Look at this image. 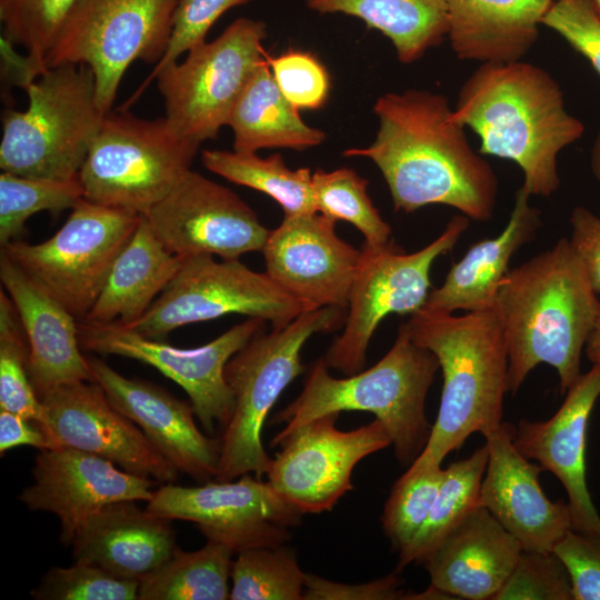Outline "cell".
<instances>
[{
  "label": "cell",
  "mask_w": 600,
  "mask_h": 600,
  "mask_svg": "<svg viewBox=\"0 0 600 600\" xmlns=\"http://www.w3.org/2000/svg\"><path fill=\"white\" fill-rule=\"evenodd\" d=\"M139 581L118 578L86 562L47 571L31 591L38 600H137Z\"/></svg>",
  "instance_id": "60d3db41"
},
{
  "label": "cell",
  "mask_w": 600,
  "mask_h": 600,
  "mask_svg": "<svg viewBox=\"0 0 600 600\" xmlns=\"http://www.w3.org/2000/svg\"><path fill=\"white\" fill-rule=\"evenodd\" d=\"M530 193L521 186L507 226L494 238L472 244L448 271L443 283L432 289L421 310L453 313L494 308L499 286L514 253L533 240L541 227V211L529 203Z\"/></svg>",
  "instance_id": "4316f807"
},
{
  "label": "cell",
  "mask_w": 600,
  "mask_h": 600,
  "mask_svg": "<svg viewBox=\"0 0 600 600\" xmlns=\"http://www.w3.org/2000/svg\"><path fill=\"white\" fill-rule=\"evenodd\" d=\"M261 252L269 278L309 310L347 309L361 250L337 234L336 221L319 212L284 216Z\"/></svg>",
  "instance_id": "d6986e66"
},
{
  "label": "cell",
  "mask_w": 600,
  "mask_h": 600,
  "mask_svg": "<svg viewBox=\"0 0 600 600\" xmlns=\"http://www.w3.org/2000/svg\"><path fill=\"white\" fill-rule=\"evenodd\" d=\"M199 146L166 117L110 111L79 172L84 199L146 216L191 169Z\"/></svg>",
  "instance_id": "ba28073f"
},
{
  "label": "cell",
  "mask_w": 600,
  "mask_h": 600,
  "mask_svg": "<svg viewBox=\"0 0 600 600\" xmlns=\"http://www.w3.org/2000/svg\"><path fill=\"white\" fill-rule=\"evenodd\" d=\"M87 360L91 380L111 404L133 421L179 472L197 481L216 477L220 440L199 430L191 406L153 383L120 374L99 358Z\"/></svg>",
  "instance_id": "603a6c76"
},
{
  "label": "cell",
  "mask_w": 600,
  "mask_h": 600,
  "mask_svg": "<svg viewBox=\"0 0 600 600\" xmlns=\"http://www.w3.org/2000/svg\"><path fill=\"white\" fill-rule=\"evenodd\" d=\"M584 350L587 357L592 362V364L600 366V316L597 320V323L591 331L590 336L587 339Z\"/></svg>",
  "instance_id": "f907efd6"
},
{
  "label": "cell",
  "mask_w": 600,
  "mask_h": 600,
  "mask_svg": "<svg viewBox=\"0 0 600 600\" xmlns=\"http://www.w3.org/2000/svg\"><path fill=\"white\" fill-rule=\"evenodd\" d=\"M394 573L366 583H340L307 573L303 599L306 600H397L404 599L402 580Z\"/></svg>",
  "instance_id": "7dc6e473"
},
{
  "label": "cell",
  "mask_w": 600,
  "mask_h": 600,
  "mask_svg": "<svg viewBox=\"0 0 600 600\" xmlns=\"http://www.w3.org/2000/svg\"><path fill=\"white\" fill-rule=\"evenodd\" d=\"M592 1L597 8L598 13L600 14V0H592Z\"/></svg>",
  "instance_id": "f5cc1de1"
},
{
  "label": "cell",
  "mask_w": 600,
  "mask_h": 600,
  "mask_svg": "<svg viewBox=\"0 0 600 600\" xmlns=\"http://www.w3.org/2000/svg\"><path fill=\"white\" fill-rule=\"evenodd\" d=\"M487 462L488 448L484 443L470 457L444 468L424 524L408 548L398 554V572L410 563H422L441 540L480 506V487Z\"/></svg>",
  "instance_id": "836d02e7"
},
{
  "label": "cell",
  "mask_w": 600,
  "mask_h": 600,
  "mask_svg": "<svg viewBox=\"0 0 600 600\" xmlns=\"http://www.w3.org/2000/svg\"><path fill=\"white\" fill-rule=\"evenodd\" d=\"M522 551L519 541L479 506L421 564L429 573L430 586L452 599L492 600Z\"/></svg>",
  "instance_id": "d4e9b609"
},
{
  "label": "cell",
  "mask_w": 600,
  "mask_h": 600,
  "mask_svg": "<svg viewBox=\"0 0 600 600\" xmlns=\"http://www.w3.org/2000/svg\"><path fill=\"white\" fill-rule=\"evenodd\" d=\"M306 574L286 543L246 549L232 561L229 599L302 600Z\"/></svg>",
  "instance_id": "d590c367"
},
{
  "label": "cell",
  "mask_w": 600,
  "mask_h": 600,
  "mask_svg": "<svg viewBox=\"0 0 600 600\" xmlns=\"http://www.w3.org/2000/svg\"><path fill=\"white\" fill-rule=\"evenodd\" d=\"M32 469L33 483L19 500L31 511L58 517L60 541L71 542L84 521L106 504L133 500L148 502L153 481L122 469L107 459L72 447L39 450Z\"/></svg>",
  "instance_id": "ffe728a7"
},
{
  "label": "cell",
  "mask_w": 600,
  "mask_h": 600,
  "mask_svg": "<svg viewBox=\"0 0 600 600\" xmlns=\"http://www.w3.org/2000/svg\"><path fill=\"white\" fill-rule=\"evenodd\" d=\"M570 223V242L587 270L594 292L600 294V218L584 207H576Z\"/></svg>",
  "instance_id": "c3c4849f"
},
{
  "label": "cell",
  "mask_w": 600,
  "mask_h": 600,
  "mask_svg": "<svg viewBox=\"0 0 600 600\" xmlns=\"http://www.w3.org/2000/svg\"><path fill=\"white\" fill-rule=\"evenodd\" d=\"M453 116L478 134L479 153L519 166L530 196L558 190V154L584 132L551 74L521 60L481 63L462 84Z\"/></svg>",
  "instance_id": "3957f363"
},
{
  "label": "cell",
  "mask_w": 600,
  "mask_h": 600,
  "mask_svg": "<svg viewBox=\"0 0 600 600\" xmlns=\"http://www.w3.org/2000/svg\"><path fill=\"white\" fill-rule=\"evenodd\" d=\"M0 280L22 324L29 374L40 399L61 386L92 381L81 352L78 319L2 251Z\"/></svg>",
  "instance_id": "cb8c5ba5"
},
{
  "label": "cell",
  "mask_w": 600,
  "mask_h": 600,
  "mask_svg": "<svg viewBox=\"0 0 600 600\" xmlns=\"http://www.w3.org/2000/svg\"><path fill=\"white\" fill-rule=\"evenodd\" d=\"M306 311L310 310L266 272L253 271L238 259L217 261L211 254H197L183 258L147 312L127 328L158 340L177 328L230 313L282 328Z\"/></svg>",
  "instance_id": "4fadbf2b"
},
{
  "label": "cell",
  "mask_w": 600,
  "mask_h": 600,
  "mask_svg": "<svg viewBox=\"0 0 600 600\" xmlns=\"http://www.w3.org/2000/svg\"><path fill=\"white\" fill-rule=\"evenodd\" d=\"M146 510L171 520L194 523L207 538L234 553L257 547H277L291 539L302 513L268 481L249 473L238 481H207L182 487L167 483L153 491Z\"/></svg>",
  "instance_id": "9a60e30c"
},
{
  "label": "cell",
  "mask_w": 600,
  "mask_h": 600,
  "mask_svg": "<svg viewBox=\"0 0 600 600\" xmlns=\"http://www.w3.org/2000/svg\"><path fill=\"white\" fill-rule=\"evenodd\" d=\"M443 473L441 466L408 468L393 483L381 521L383 532L398 554L408 548L424 524Z\"/></svg>",
  "instance_id": "ab89813d"
},
{
  "label": "cell",
  "mask_w": 600,
  "mask_h": 600,
  "mask_svg": "<svg viewBox=\"0 0 600 600\" xmlns=\"http://www.w3.org/2000/svg\"><path fill=\"white\" fill-rule=\"evenodd\" d=\"M143 217L160 242L180 257L238 259L262 251L270 233L237 193L191 169Z\"/></svg>",
  "instance_id": "e0dca14e"
},
{
  "label": "cell",
  "mask_w": 600,
  "mask_h": 600,
  "mask_svg": "<svg viewBox=\"0 0 600 600\" xmlns=\"http://www.w3.org/2000/svg\"><path fill=\"white\" fill-rule=\"evenodd\" d=\"M367 187L368 180L349 168L312 173L317 212L351 223L363 234L366 244L378 247L390 241L391 227L373 206Z\"/></svg>",
  "instance_id": "8d00e7d4"
},
{
  "label": "cell",
  "mask_w": 600,
  "mask_h": 600,
  "mask_svg": "<svg viewBox=\"0 0 600 600\" xmlns=\"http://www.w3.org/2000/svg\"><path fill=\"white\" fill-rule=\"evenodd\" d=\"M266 320L248 318L204 346L183 349L144 337L117 324L78 322L82 349L134 359L152 366L188 394L194 414L210 433L218 422L226 427L233 409V394L224 378L228 361L256 334Z\"/></svg>",
  "instance_id": "5bb4252c"
},
{
  "label": "cell",
  "mask_w": 600,
  "mask_h": 600,
  "mask_svg": "<svg viewBox=\"0 0 600 600\" xmlns=\"http://www.w3.org/2000/svg\"><path fill=\"white\" fill-rule=\"evenodd\" d=\"M233 550L207 540L197 551L176 549L172 557L139 581L138 600H226Z\"/></svg>",
  "instance_id": "1f68e13d"
},
{
  "label": "cell",
  "mask_w": 600,
  "mask_h": 600,
  "mask_svg": "<svg viewBox=\"0 0 600 600\" xmlns=\"http://www.w3.org/2000/svg\"><path fill=\"white\" fill-rule=\"evenodd\" d=\"M84 192L79 178L54 180L0 174V244L17 239L26 221L41 211L72 209Z\"/></svg>",
  "instance_id": "f35d334b"
},
{
  "label": "cell",
  "mask_w": 600,
  "mask_h": 600,
  "mask_svg": "<svg viewBox=\"0 0 600 600\" xmlns=\"http://www.w3.org/2000/svg\"><path fill=\"white\" fill-rule=\"evenodd\" d=\"M29 446L39 450L56 448L49 436L37 423L7 410H0V452Z\"/></svg>",
  "instance_id": "681fc988"
},
{
  "label": "cell",
  "mask_w": 600,
  "mask_h": 600,
  "mask_svg": "<svg viewBox=\"0 0 600 600\" xmlns=\"http://www.w3.org/2000/svg\"><path fill=\"white\" fill-rule=\"evenodd\" d=\"M278 88L266 60L254 71L229 118L233 150L256 153L260 149L303 150L320 144L326 134L308 126Z\"/></svg>",
  "instance_id": "f546056e"
},
{
  "label": "cell",
  "mask_w": 600,
  "mask_h": 600,
  "mask_svg": "<svg viewBox=\"0 0 600 600\" xmlns=\"http://www.w3.org/2000/svg\"><path fill=\"white\" fill-rule=\"evenodd\" d=\"M557 412L548 420L521 419L514 427L513 443L520 453L553 473L562 483L571 514L572 530L600 534V516L587 484V430L600 397V366L592 364L567 390Z\"/></svg>",
  "instance_id": "7402d4cb"
},
{
  "label": "cell",
  "mask_w": 600,
  "mask_h": 600,
  "mask_svg": "<svg viewBox=\"0 0 600 600\" xmlns=\"http://www.w3.org/2000/svg\"><path fill=\"white\" fill-rule=\"evenodd\" d=\"M379 128L366 148L344 157L370 159L381 171L396 211L444 204L470 220L492 218L498 178L468 142L443 94L426 90L389 92L374 107Z\"/></svg>",
  "instance_id": "6da1fadb"
},
{
  "label": "cell",
  "mask_w": 600,
  "mask_h": 600,
  "mask_svg": "<svg viewBox=\"0 0 600 600\" xmlns=\"http://www.w3.org/2000/svg\"><path fill=\"white\" fill-rule=\"evenodd\" d=\"M339 416L330 412L292 431L266 473L272 488L302 514L331 510L353 489L351 476L357 463L392 446L379 420L341 431L336 427Z\"/></svg>",
  "instance_id": "2e32d148"
},
{
  "label": "cell",
  "mask_w": 600,
  "mask_h": 600,
  "mask_svg": "<svg viewBox=\"0 0 600 600\" xmlns=\"http://www.w3.org/2000/svg\"><path fill=\"white\" fill-rule=\"evenodd\" d=\"M136 502H112L88 518L71 542L73 560L137 581L167 562L178 548L172 520Z\"/></svg>",
  "instance_id": "484cf974"
},
{
  "label": "cell",
  "mask_w": 600,
  "mask_h": 600,
  "mask_svg": "<svg viewBox=\"0 0 600 600\" xmlns=\"http://www.w3.org/2000/svg\"><path fill=\"white\" fill-rule=\"evenodd\" d=\"M22 87L28 108L7 110L2 117L1 170L29 178H79L107 114L97 101L92 70L72 63L50 67Z\"/></svg>",
  "instance_id": "8992f818"
},
{
  "label": "cell",
  "mask_w": 600,
  "mask_h": 600,
  "mask_svg": "<svg viewBox=\"0 0 600 600\" xmlns=\"http://www.w3.org/2000/svg\"><path fill=\"white\" fill-rule=\"evenodd\" d=\"M184 257L170 252L146 218L120 252L107 282L82 321L130 327L137 322L180 269Z\"/></svg>",
  "instance_id": "f1b7e54d"
},
{
  "label": "cell",
  "mask_w": 600,
  "mask_h": 600,
  "mask_svg": "<svg viewBox=\"0 0 600 600\" xmlns=\"http://www.w3.org/2000/svg\"><path fill=\"white\" fill-rule=\"evenodd\" d=\"M329 369L323 358L313 362L301 393L274 414L272 422L286 426L270 446H280L292 431L320 416L367 411L388 431L398 462L409 467L431 434L426 399L439 369L436 356L417 343L402 323L391 349L370 369L346 378L332 377Z\"/></svg>",
  "instance_id": "5b68a950"
},
{
  "label": "cell",
  "mask_w": 600,
  "mask_h": 600,
  "mask_svg": "<svg viewBox=\"0 0 600 600\" xmlns=\"http://www.w3.org/2000/svg\"><path fill=\"white\" fill-rule=\"evenodd\" d=\"M493 310L509 361V391L516 394L540 363L553 367L560 394L581 374L587 339L600 316V301L570 240L508 271Z\"/></svg>",
  "instance_id": "7a4b0ae2"
},
{
  "label": "cell",
  "mask_w": 600,
  "mask_h": 600,
  "mask_svg": "<svg viewBox=\"0 0 600 600\" xmlns=\"http://www.w3.org/2000/svg\"><path fill=\"white\" fill-rule=\"evenodd\" d=\"M492 600H573L571 576L554 551H522Z\"/></svg>",
  "instance_id": "b9f144b4"
},
{
  "label": "cell",
  "mask_w": 600,
  "mask_h": 600,
  "mask_svg": "<svg viewBox=\"0 0 600 600\" xmlns=\"http://www.w3.org/2000/svg\"><path fill=\"white\" fill-rule=\"evenodd\" d=\"M542 24L583 56L600 77V14L592 0H558Z\"/></svg>",
  "instance_id": "ee69618b"
},
{
  "label": "cell",
  "mask_w": 600,
  "mask_h": 600,
  "mask_svg": "<svg viewBox=\"0 0 600 600\" xmlns=\"http://www.w3.org/2000/svg\"><path fill=\"white\" fill-rule=\"evenodd\" d=\"M201 159L209 171L271 197L284 216L317 212L309 168L291 170L280 154L261 158L234 150H203Z\"/></svg>",
  "instance_id": "d6a6232c"
},
{
  "label": "cell",
  "mask_w": 600,
  "mask_h": 600,
  "mask_svg": "<svg viewBox=\"0 0 600 600\" xmlns=\"http://www.w3.org/2000/svg\"><path fill=\"white\" fill-rule=\"evenodd\" d=\"M180 0H76L43 68L86 64L97 101L111 111L127 69L137 60L157 64L169 46Z\"/></svg>",
  "instance_id": "30bf717a"
},
{
  "label": "cell",
  "mask_w": 600,
  "mask_h": 600,
  "mask_svg": "<svg viewBox=\"0 0 600 600\" xmlns=\"http://www.w3.org/2000/svg\"><path fill=\"white\" fill-rule=\"evenodd\" d=\"M29 347L18 312L0 291V409L19 414L44 428L42 401L29 374Z\"/></svg>",
  "instance_id": "74e56055"
},
{
  "label": "cell",
  "mask_w": 600,
  "mask_h": 600,
  "mask_svg": "<svg viewBox=\"0 0 600 600\" xmlns=\"http://www.w3.org/2000/svg\"><path fill=\"white\" fill-rule=\"evenodd\" d=\"M248 1L250 0H180L173 17L169 46L150 74L206 41L210 28L227 10Z\"/></svg>",
  "instance_id": "f6af8a7d"
},
{
  "label": "cell",
  "mask_w": 600,
  "mask_h": 600,
  "mask_svg": "<svg viewBox=\"0 0 600 600\" xmlns=\"http://www.w3.org/2000/svg\"><path fill=\"white\" fill-rule=\"evenodd\" d=\"M141 217L83 198L46 241L13 240L1 251L82 321Z\"/></svg>",
  "instance_id": "8fae6325"
},
{
  "label": "cell",
  "mask_w": 600,
  "mask_h": 600,
  "mask_svg": "<svg viewBox=\"0 0 600 600\" xmlns=\"http://www.w3.org/2000/svg\"><path fill=\"white\" fill-rule=\"evenodd\" d=\"M590 162L592 173L600 184V131L598 132L591 149Z\"/></svg>",
  "instance_id": "816d5d0a"
},
{
  "label": "cell",
  "mask_w": 600,
  "mask_h": 600,
  "mask_svg": "<svg viewBox=\"0 0 600 600\" xmlns=\"http://www.w3.org/2000/svg\"><path fill=\"white\" fill-rule=\"evenodd\" d=\"M347 309L323 307L306 311L282 328L259 332L226 364L233 394V413L220 440L218 481L247 473L262 479L271 458L261 436L269 411L282 391L303 371L301 350L314 333L343 327Z\"/></svg>",
  "instance_id": "52a82bcc"
},
{
  "label": "cell",
  "mask_w": 600,
  "mask_h": 600,
  "mask_svg": "<svg viewBox=\"0 0 600 600\" xmlns=\"http://www.w3.org/2000/svg\"><path fill=\"white\" fill-rule=\"evenodd\" d=\"M404 323L436 356L443 378L430 438L408 468L441 466L472 433L486 436L503 422L509 361L502 329L493 309L463 316L419 310Z\"/></svg>",
  "instance_id": "277c9868"
},
{
  "label": "cell",
  "mask_w": 600,
  "mask_h": 600,
  "mask_svg": "<svg viewBox=\"0 0 600 600\" xmlns=\"http://www.w3.org/2000/svg\"><path fill=\"white\" fill-rule=\"evenodd\" d=\"M514 426L502 422L484 437L488 462L480 506L513 536L523 551L550 552L572 530L568 504L551 501L539 477L542 467L524 458L513 443Z\"/></svg>",
  "instance_id": "44dd1931"
},
{
  "label": "cell",
  "mask_w": 600,
  "mask_h": 600,
  "mask_svg": "<svg viewBox=\"0 0 600 600\" xmlns=\"http://www.w3.org/2000/svg\"><path fill=\"white\" fill-rule=\"evenodd\" d=\"M41 401L47 418L43 431L56 447L97 454L127 472L158 482L177 479L176 467L111 404L98 383L61 386L43 394Z\"/></svg>",
  "instance_id": "ac0fdd59"
},
{
  "label": "cell",
  "mask_w": 600,
  "mask_h": 600,
  "mask_svg": "<svg viewBox=\"0 0 600 600\" xmlns=\"http://www.w3.org/2000/svg\"><path fill=\"white\" fill-rule=\"evenodd\" d=\"M558 0H449L448 39L460 60H521Z\"/></svg>",
  "instance_id": "83f0119b"
},
{
  "label": "cell",
  "mask_w": 600,
  "mask_h": 600,
  "mask_svg": "<svg viewBox=\"0 0 600 600\" xmlns=\"http://www.w3.org/2000/svg\"><path fill=\"white\" fill-rule=\"evenodd\" d=\"M469 220L464 214L454 216L436 240L412 253L391 240L378 247L363 244L342 333L323 357L330 369L347 376L361 371L380 322L390 313L413 314L422 309L434 260L456 246Z\"/></svg>",
  "instance_id": "7c38bea8"
},
{
  "label": "cell",
  "mask_w": 600,
  "mask_h": 600,
  "mask_svg": "<svg viewBox=\"0 0 600 600\" xmlns=\"http://www.w3.org/2000/svg\"><path fill=\"white\" fill-rule=\"evenodd\" d=\"M272 77L284 98L298 110L321 108L329 96L330 78L324 66L310 52L288 50L268 57Z\"/></svg>",
  "instance_id": "7bdbcfd3"
},
{
  "label": "cell",
  "mask_w": 600,
  "mask_h": 600,
  "mask_svg": "<svg viewBox=\"0 0 600 600\" xmlns=\"http://www.w3.org/2000/svg\"><path fill=\"white\" fill-rule=\"evenodd\" d=\"M449 0H307L318 13H343L383 33L402 63L420 59L449 32Z\"/></svg>",
  "instance_id": "4dcf8cb0"
},
{
  "label": "cell",
  "mask_w": 600,
  "mask_h": 600,
  "mask_svg": "<svg viewBox=\"0 0 600 600\" xmlns=\"http://www.w3.org/2000/svg\"><path fill=\"white\" fill-rule=\"evenodd\" d=\"M553 551L570 572L573 600H600V534L570 530Z\"/></svg>",
  "instance_id": "bcb514c9"
},
{
  "label": "cell",
  "mask_w": 600,
  "mask_h": 600,
  "mask_svg": "<svg viewBox=\"0 0 600 600\" xmlns=\"http://www.w3.org/2000/svg\"><path fill=\"white\" fill-rule=\"evenodd\" d=\"M76 0H0L1 39L26 50L7 58L18 84L36 78Z\"/></svg>",
  "instance_id": "e575fe53"
},
{
  "label": "cell",
  "mask_w": 600,
  "mask_h": 600,
  "mask_svg": "<svg viewBox=\"0 0 600 600\" xmlns=\"http://www.w3.org/2000/svg\"><path fill=\"white\" fill-rule=\"evenodd\" d=\"M266 23L239 18L218 38L203 41L149 74L130 99L133 102L156 80L168 122L180 136L198 142L214 139L250 78L267 60Z\"/></svg>",
  "instance_id": "9c48e42d"
}]
</instances>
